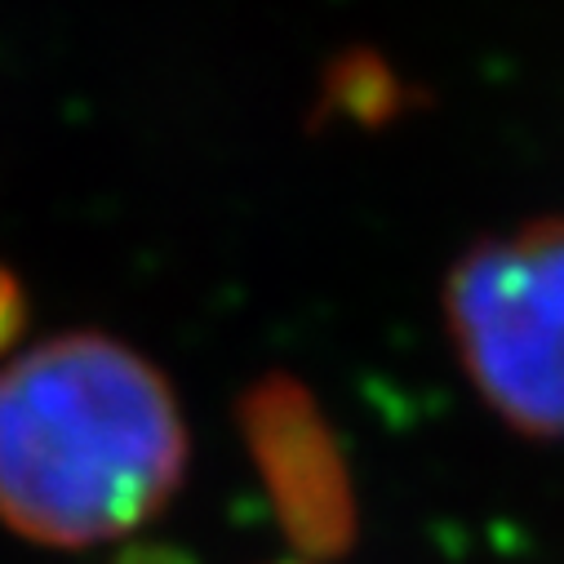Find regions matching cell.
I'll list each match as a JSON object with an SVG mask.
<instances>
[{"label": "cell", "instance_id": "cell-1", "mask_svg": "<svg viewBox=\"0 0 564 564\" xmlns=\"http://www.w3.org/2000/svg\"><path fill=\"white\" fill-rule=\"evenodd\" d=\"M192 458L174 382L124 338L67 329L0 360V529L89 551L138 533Z\"/></svg>", "mask_w": 564, "mask_h": 564}, {"label": "cell", "instance_id": "cell-2", "mask_svg": "<svg viewBox=\"0 0 564 564\" xmlns=\"http://www.w3.org/2000/svg\"><path fill=\"white\" fill-rule=\"evenodd\" d=\"M449 347L511 432L564 441V218L467 245L441 290Z\"/></svg>", "mask_w": 564, "mask_h": 564}, {"label": "cell", "instance_id": "cell-3", "mask_svg": "<svg viewBox=\"0 0 564 564\" xmlns=\"http://www.w3.org/2000/svg\"><path fill=\"white\" fill-rule=\"evenodd\" d=\"M240 436L299 560L325 564L356 538V494L325 409L299 378H262L240 400Z\"/></svg>", "mask_w": 564, "mask_h": 564}, {"label": "cell", "instance_id": "cell-4", "mask_svg": "<svg viewBox=\"0 0 564 564\" xmlns=\"http://www.w3.org/2000/svg\"><path fill=\"white\" fill-rule=\"evenodd\" d=\"M23 290H19V280L0 267V356H6L14 343H19V329H23Z\"/></svg>", "mask_w": 564, "mask_h": 564}]
</instances>
